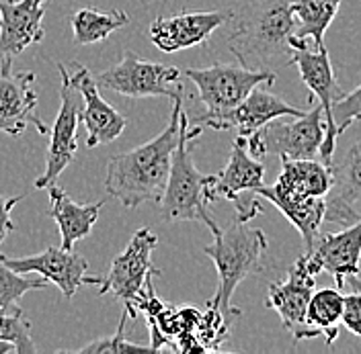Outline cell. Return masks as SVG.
I'll return each mask as SVG.
<instances>
[{"instance_id":"d6a6232c","label":"cell","mask_w":361,"mask_h":354,"mask_svg":"<svg viewBox=\"0 0 361 354\" xmlns=\"http://www.w3.org/2000/svg\"><path fill=\"white\" fill-rule=\"evenodd\" d=\"M349 281L353 283V287L360 289V291H361V281H360V279H357V277H353V279H349Z\"/></svg>"},{"instance_id":"52a82bcc","label":"cell","mask_w":361,"mask_h":354,"mask_svg":"<svg viewBox=\"0 0 361 354\" xmlns=\"http://www.w3.org/2000/svg\"><path fill=\"white\" fill-rule=\"evenodd\" d=\"M265 164L248 154L247 137L238 135L232 144L228 164L222 172L212 175L207 184V201L224 199L236 205V220L250 222L261 213V197L257 191L263 187Z\"/></svg>"},{"instance_id":"277c9868","label":"cell","mask_w":361,"mask_h":354,"mask_svg":"<svg viewBox=\"0 0 361 354\" xmlns=\"http://www.w3.org/2000/svg\"><path fill=\"white\" fill-rule=\"evenodd\" d=\"M202 135V125L189 127V119L185 115L177 150L173 154V164L169 180L160 199V211L166 222H202L216 234L220 227L209 217L207 207V184L212 175H202L191 158L195 139Z\"/></svg>"},{"instance_id":"3957f363","label":"cell","mask_w":361,"mask_h":354,"mask_svg":"<svg viewBox=\"0 0 361 354\" xmlns=\"http://www.w3.org/2000/svg\"><path fill=\"white\" fill-rule=\"evenodd\" d=\"M269 242L263 229L250 227L248 222H236L214 234V242L203 246V252L212 258L218 270V291L207 305L222 311V315H240L232 305V297L238 285L263 268V254Z\"/></svg>"},{"instance_id":"e0dca14e","label":"cell","mask_w":361,"mask_h":354,"mask_svg":"<svg viewBox=\"0 0 361 354\" xmlns=\"http://www.w3.org/2000/svg\"><path fill=\"white\" fill-rule=\"evenodd\" d=\"M331 191L326 195L324 222L351 225L361 220V139L341 158H333Z\"/></svg>"},{"instance_id":"30bf717a","label":"cell","mask_w":361,"mask_h":354,"mask_svg":"<svg viewBox=\"0 0 361 354\" xmlns=\"http://www.w3.org/2000/svg\"><path fill=\"white\" fill-rule=\"evenodd\" d=\"M322 270L316 266L308 252H304L288 272L283 283H273L267 295V308L275 310L281 317L283 328L290 332L293 342L312 340L322 334L308 324V303L314 291L316 277Z\"/></svg>"},{"instance_id":"d4e9b609","label":"cell","mask_w":361,"mask_h":354,"mask_svg":"<svg viewBox=\"0 0 361 354\" xmlns=\"http://www.w3.org/2000/svg\"><path fill=\"white\" fill-rule=\"evenodd\" d=\"M343 299L345 295L338 287H322L312 291L308 303V324L322 334L324 344L333 346V342L341 332V317H343Z\"/></svg>"},{"instance_id":"8fae6325","label":"cell","mask_w":361,"mask_h":354,"mask_svg":"<svg viewBox=\"0 0 361 354\" xmlns=\"http://www.w3.org/2000/svg\"><path fill=\"white\" fill-rule=\"evenodd\" d=\"M158 246L157 234L148 227H140L132 236L128 248L111 260L107 277L101 281L99 293H111L119 297L132 313V305L142 293L148 279L158 277L160 270L152 265V252ZM134 320V313H132Z\"/></svg>"},{"instance_id":"f546056e","label":"cell","mask_w":361,"mask_h":354,"mask_svg":"<svg viewBox=\"0 0 361 354\" xmlns=\"http://www.w3.org/2000/svg\"><path fill=\"white\" fill-rule=\"evenodd\" d=\"M341 326H345L349 332L361 338V291L345 295Z\"/></svg>"},{"instance_id":"6da1fadb","label":"cell","mask_w":361,"mask_h":354,"mask_svg":"<svg viewBox=\"0 0 361 354\" xmlns=\"http://www.w3.org/2000/svg\"><path fill=\"white\" fill-rule=\"evenodd\" d=\"M183 119V99H175L169 125L154 139L130 152L113 156L105 175V191L109 197L128 209H137L148 201L160 203L171 172L173 154L179 144Z\"/></svg>"},{"instance_id":"83f0119b","label":"cell","mask_w":361,"mask_h":354,"mask_svg":"<svg viewBox=\"0 0 361 354\" xmlns=\"http://www.w3.org/2000/svg\"><path fill=\"white\" fill-rule=\"evenodd\" d=\"M130 310L126 308L123 313H121V322L117 326V332L109 336V338H99L94 342H90L87 346L78 348V353L82 354H115V353H123V350H152L150 344H137V342H132L126 338V324L130 320Z\"/></svg>"},{"instance_id":"44dd1931","label":"cell","mask_w":361,"mask_h":354,"mask_svg":"<svg viewBox=\"0 0 361 354\" xmlns=\"http://www.w3.org/2000/svg\"><path fill=\"white\" fill-rule=\"evenodd\" d=\"M304 115L302 109L288 105L283 99L269 92L267 84H259L248 92V96L226 117L224 129H238V135L248 137L250 133L261 129L273 119L283 117H300Z\"/></svg>"},{"instance_id":"7c38bea8","label":"cell","mask_w":361,"mask_h":354,"mask_svg":"<svg viewBox=\"0 0 361 354\" xmlns=\"http://www.w3.org/2000/svg\"><path fill=\"white\" fill-rule=\"evenodd\" d=\"M58 72L62 76L60 89V111L51 125V137L45 152V170L35 180V189H49L58 182L60 175L72 164L78 150V125H80V109L82 96L70 82L68 70L64 64H58Z\"/></svg>"},{"instance_id":"d6986e66","label":"cell","mask_w":361,"mask_h":354,"mask_svg":"<svg viewBox=\"0 0 361 354\" xmlns=\"http://www.w3.org/2000/svg\"><path fill=\"white\" fill-rule=\"evenodd\" d=\"M45 2L4 0L0 4V64H13L15 56L44 39Z\"/></svg>"},{"instance_id":"8992f818","label":"cell","mask_w":361,"mask_h":354,"mask_svg":"<svg viewBox=\"0 0 361 354\" xmlns=\"http://www.w3.org/2000/svg\"><path fill=\"white\" fill-rule=\"evenodd\" d=\"M326 135L324 111L320 105L295 117V121L273 119L247 137L248 154L257 160L277 156L281 160H308L320 154Z\"/></svg>"},{"instance_id":"f1b7e54d","label":"cell","mask_w":361,"mask_h":354,"mask_svg":"<svg viewBox=\"0 0 361 354\" xmlns=\"http://www.w3.org/2000/svg\"><path fill=\"white\" fill-rule=\"evenodd\" d=\"M333 119H335L337 135L345 133L353 123L361 121V84L349 94H343L333 105Z\"/></svg>"},{"instance_id":"7402d4cb","label":"cell","mask_w":361,"mask_h":354,"mask_svg":"<svg viewBox=\"0 0 361 354\" xmlns=\"http://www.w3.org/2000/svg\"><path fill=\"white\" fill-rule=\"evenodd\" d=\"M49 209L47 215L56 222L62 238L64 250H74L78 240L87 238L94 223L99 220V213L105 205V201L97 203H76L70 195H66L60 187L51 184L49 189Z\"/></svg>"},{"instance_id":"484cf974","label":"cell","mask_w":361,"mask_h":354,"mask_svg":"<svg viewBox=\"0 0 361 354\" xmlns=\"http://www.w3.org/2000/svg\"><path fill=\"white\" fill-rule=\"evenodd\" d=\"M47 287V281L33 279L21 272H15L13 268L0 263V313L17 310L19 301L27 291H42Z\"/></svg>"},{"instance_id":"9c48e42d","label":"cell","mask_w":361,"mask_h":354,"mask_svg":"<svg viewBox=\"0 0 361 354\" xmlns=\"http://www.w3.org/2000/svg\"><path fill=\"white\" fill-rule=\"evenodd\" d=\"M290 64L300 70L302 82L308 87V90L318 99V105L324 111V125H326V135L320 148V160L331 166L335 158V148H337V127L333 119V105L345 94L338 87L335 70L329 58V49L322 45L318 49H310L306 39L290 37Z\"/></svg>"},{"instance_id":"9a60e30c","label":"cell","mask_w":361,"mask_h":354,"mask_svg":"<svg viewBox=\"0 0 361 354\" xmlns=\"http://www.w3.org/2000/svg\"><path fill=\"white\" fill-rule=\"evenodd\" d=\"M234 11H200L180 13L175 17H160L150 23L148 37L164 53H175L205 44L216 29L232 21Z\"/></svg>"},{"instance_id":"836d02e7","label":"cell","mask_w":361,"mask_h":354,"mask_svg":"<svg viewBox=\"0 0 361 354\" xmlns=\"http://www.w3.org/2000/svg\"><path fill=\"white\" fill-rule=\"evenodd\" d=\"M2 2H4V0H0V4H2Z\"/></svg>"},{"instance_id":"2e32d148","label":"cell","mask_w":361,"mask_h":354,"mask_svg":"<svg viewBox=\"0 0 361 354\" xmlns=\"http://www.w3.org/2000/svg\"><path fill=\"white\" fill-rule=\"evenodd\" d=\"M68 70V68H66ZM70 82L82 96V109H80V123L87 127V146H107L115 141L128 125V119L119 111H115L111 105L101 96L99 87L94 82V76L80 64H72V72L68 70Z\"/></svg>"},{"instance_id":"ffe728a7","label":"cell","mask_w":361,"mask_h":354,"mask_svg":"<svg viewBox=\"0 0 361 354\" xmlns=\"http://www.w3.org/2000/svg\"><path fill=\"white\" fill-rule=\"evenodd\" d=\"M320 270L335 277L337 287H345L347 279L360 277L361 265V220L345 225L333 234H318L314 246L306 250Z\"/></svg>"},{"instance_id":"1f68e13d","label":"cell","mask_w":361,"mask_h":354,"mask_svg":"<svg viewBox=\"0 0 361 354\" xmlns=\"http://www.w3.org/2000/svg\"><path fill=\"white\" fill-rule=\"evenodd\" d=\"M15 353V346L13 344H8V342H2L0 340V354H11Z\"/></svg>"},{"instance_id":"4fadbf2b","label":"cell","mask_w":361,"mask_h":354,"mask_svg":"<svg viewBox=\"0 0 361 354\" xmlns=\"http://www.w3.org/2000/svg\"><path fill=\"white\" fill-rule=\"evenodd\" d=\"M0 263H4L8 268H13L15 272H21V274L35 272V274L44 277L47 283H54L62 291L64 299H72L76 295V291L85 285L99 287L103 281V279L87 277V270H89L87 258L74 250H64L62 246L60 248L49 246L39 254L21 256V258L0 254Z\"/></svg>"},{"instance_id":"ac0fdd59","label":"cell","mask_w":361,"mask_h":354,"mask_svg":"<svg viewBox=\"0 0 361 354\" xmlns=\"http://www.w3.org/2000/svg\"><path fill=\"white\" fill-rule=\"evenodd\" d=\"M331 168L316 158L281 160V172L275 184H263L257 195L269 203H298V201L326 197L331 191Z\"/></svg>"},{"instance_id":"5b68a950","label":"cell","mask_w":361,"mask_h":354,"mask_svg":"<svg viewBox=\"0 0 361 354\" xmlns=\"http://www.w3.org/2000/svg\"><path fill=\"white\" fill-rule=\"evenodd\" d=\"M200 92L205 113L195 117V125H209L212 129H224L226 117L234 111L248 92L259 84H275V72L265 68H245L234 64H214L209 68H187L183 72Z\"/></svg>"},{"instance_id":"5bb4252c","label":"cell","mask_w":361,"mask_h":354,"mask_svg":"<svg viewBox=\"0 0 361 354\" xmlns=\"http://www.w3.org/2000/svg\"><path fill=\"white\" fill-rule=\"evenodd\" d=\"M33 125L42 135L49 127L37 115V92L33 72H13V64H0V132L21 135Z\"/></svg>"},{"instance_id":"4316f807","label":"cell","mask_w":361,"mask_h":354,"mask_svg":"<svg viewBox=\"0 0 361 354\" xmlns=\"http://www.w3.org/2000/svg\"><path fill=\"white\" fill-rule=\"evenodd\" d=\"M0 340L13 344L17 354L37 353V346L31 336V324L25 317L21 308L8 313H0Z\"/></svg>"},{"instance_id":"cb8c5ba5","label":"cell","mask_w":361,"mask_h":354,"mask_svg":"<svg viewBox=\"0 0 361 354\" xmlns=\"http://www.w3.org/2000/svg\"><path fill=\"white\" fill-rule=\"evenodd\" d=\"M130 23V15L123 11H99L80 8L70 17L74 42L80 45H92L105 42L113 31L123 29Z\"/></svg>"},{"instance_id":"ba28073f","label":"cell","mask_w":361,"mask_h":354,"mask_svg":"<svg viewBox=\"0 0 361 354\" xmlns=\"http://www.w3.org/2000/svg\"><path fill=\"white\" fill-rule=\"evenodd\" d=\"M180 78L183 72L179 68L146 62L134 51H126L115 66L94 76V82L99 89L111 90L121 96H166L175 101L183 99Z\"/></svg>"},{"instance_id":"603a6c76","label":"cell","mask_w":361,"mask_h":354,"mask_svg":"<svg viewBox=\"0 0 361 354\" xmlns=\"http://www.w3.org/2000/svg\"><path fill=\"white\" fill-rule=\"evenodd\" d=\"M343 0H293V37L312 39L314 47L324 45V33L337 17Z\"/></svg>"},{"instance_id":"4dcf8cb0","label":"cell","mask_w":361,"mask_h":354,"mask_svg":"<svg viewBox=\"0 0 361 354\" xmlns=\"http://www.w3.org/2000/svg\"><path fill=\"white\" fill-rule=\"evenodd\" d=\"M23 197H2L0 195V246L4 244V240L17 229V223L13 222L11 211L17 203H21Z\"/></svg>"},{"instance_id":"7a4b0ae2","label":"cell","mask_w":361,"mask_h":354,"mask_svg":"<svg viewBox=\"0 0 361 354\" xmlns=\"http://www.w3.org/2000/svg\"><path fill=\"white\" fill-rule=\"evenodd\" d=\"M293 0H259L247 4L238 15L234 31L228 37V49L236 56L240 66L263 68L281 53H290V37L295 21L292 11Z\"/></svg>"}]
</instances>
